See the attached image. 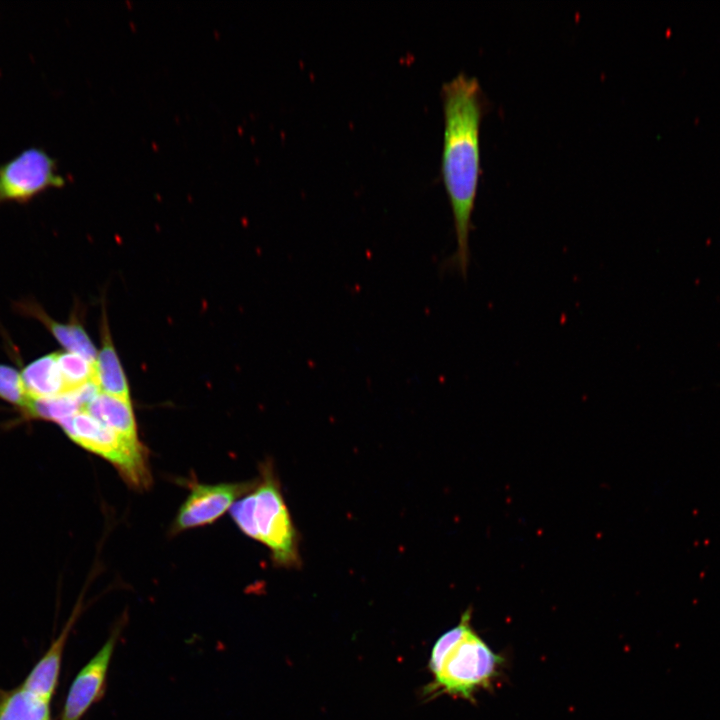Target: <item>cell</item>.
I'll return each instance as SVG.
<instances>
[{"label": "cell", "instance_id": "cell-1", "mask_svg": "<svg viewBox=\"0 0 720 720\" xmlns=\"http://www.w3.org/2000/svg\"><path fill=\"white\" fill-rule=\"evenodd\" d=\"M440 95L444 116L440 169L456 237L455 252L445 266L466 279L472 214L481 176L480 124L486 101L478 79L464 72L443 83Z\"/></svg>", "mask_w": 720, "mask_h": 720}, {"label": "cell", "instance_id": "cell-2", "mask_svg": "<svg viewBox=\"0 0 720 720\" xmlns=\"http://www.w3.org/2000/svg\"><path fill=\"white\" fill-rule=\"evenodd\" d=\"M471 617L468 608L459 623L433 645L429 659L434 676L431 691L474 701L477 691L493 688L501 677L504 658L474 630Z\"/></svg>", "mask_w": 720, "mask_h": 720}, {"label": "cell", "instance_id": "cell-3", "mask_svg": "<svg viewBox=\"0 0 720 720\" xmlns=\"http://www.w3.org/2000/svg\"><path fill=\"white\" fill-rule=\"evenodd\" d=\"M230 513L247 536L270 549L272 560L277 565H299L297 530L270 466L264 468L262 480L251 493L232 506Z\"/></svg>", "mask_w": 720, "mask_h": 720}, {"label": "cell", "instance_id": "cell-4", "mask_svg": "<svg viewBox=\"0 0 720 720\" xmlns=\"http://www.w3.org/2000/svg\"><path fill=\"white\" fill-rule=\"evenodd\" d=\"M59 425L80 446L110 461L129 484L137 488L150 484L145 449L139 441L120 436L86 410L64 419Z\"/></svg>", "mask_w": 720, "mask_h": 720}, {"label": "cell", "instance_id": "cell-5", "mask_svg": "<svg viewBox=\"0 0 720 720\" xmlns=\"http://www.w3.org/2000/svg\"><path fill=\"white\" fill-rule=\"evenodd\" d=\"M65 178L57 161L40 147H28L0 165V205L26 204L50 188H61Z\"/></svg>", "mask_w": 720, "mask_h": 720}, {"label": "cell", "instance_id": "cell-6", "mask_svg": "<svg viewBox=\"0 0 720 720\" xmlns=\"http://www.w3.org/2000/svg\"><path fill=\"white\" fill-rule=\"evenodd\" d=\"M254 487L253 483L198 484L193 487L175 519V532L210 524L231 506L233 501Z\"/></svg>", "mask_w": 720, "mask_h": 720}, {"label": "cell", "instance_id": "cell-7", "mask_svg": "<svg viewBox=\"0 0 720 720\" xmlns=\"http://www.w3.org/2000/svg\"><path fill=\"white\" fill-rule=\"evenodd\" d=\"M117 634L116 632L110 636L74 679L65 700L61 720H80L100 696Z\"/></svg>", "mask_w": 720, "mask_h": 720}, {"label": "cell", "instance_id": "cell-8", "mask_svg": "<svg viewBox=\"0 0 720 720\" xmlns=\"http://www.w3.org/2000/svg\"><path fill=\"white\" fill-rule=\"evenodd\" d=\"M18 313L41 322L67 352L77 353L92 363H96L98 352L83 326L77 319L60 323L51 318L37 302L31 299L17 302Z\"/></svg>", "mask_w": 720, "mask_h": 720}, {"label": "cell", "instance_id": "cell-9", "mask_svg": "<svg viewBox=\"0 0 720 720\" xmlns=\"http://www.w3.org/2000/svg\"><path fill=\"white\" fill-rule=\"evenodd\" d=\"M28 400L48 399L67 394L57 363V352L43 355L26 365L21 372Z\"/></svg>", "mask_w": 720, "mask_h": 720}, {"label": "cell", "instance_id": "cell-10", "mask_svg": "<svg viewBox=\"0 0 720 720\" xmlns=\"http://www.w3.org/2000/svg\"><path fill=\"white\" fill-rule=\"evenodd\" d=\"M71 626V623L66 625L21 685L47 701H50L57 686L62 655Z\"/></svg>", "mask_w": 720, "mask_h": 720}, {"label": "cell", "instance_id": "cell-11", "mask_svg": "<svg viewBox=\"0 0 720 720\" xmlns=\"http://www.w3.org/2000/svg\"><path fill=\"white\" fill-rule=\"evenodd\" d=\"M104 323L102 346L95 363L96 384L101 393L130 401L128 382L111 341L106 321Z\"/></svg>", "mask_w": 720, "mask_h": 720}, {"label": "cell", "instance_id": "cell-12", "mask_svg": "<svg viewBox=\"0 0 720 720\" xmlns=\"http://www.w3.org/2000/svg\"><path fill=\"white\" fill-rule=\"evenodd\" d=\"M85 410L120 436L138 441L136 422L130 401L99 393Z\"/></svg>", "mask_w": 720, "mask_h": 720}, {"label": "cell", "instance_id": "cell-13", "mask_svg": "<svg viewBox=\"0 0 720 720\" xmlns=\"http://www.w3.org/2000/svg\"><path fill=\"white\" fill-rule=\"evenodd\" d=\"M0 720H50V701L20 686L0 698Z\"/></svg>", "mask_w": 720, "mask_h": 720}, {"label": "cell", "instance_id": "cell-14", "mask_svg": "<svg viewBox=\"0 0 720 720\" xmlns=\"http://www.w3.org/2000/svg\"><path fill=\"white\" fill-rule=\"evenodd\" d=\"M57 363L63 377L67 394L96 383L95 364L73 352H57Z\"/></svg>", "mask_w": 720, "mask_h": 720}, {"label": "cell", "instance_id": "cell-15", "mask_svg": "<svg viewBox=\"0 0 720 720\" xmlns=\"http://www.w3.org/2000/svg\"><path fill=\"white\" fill-rule=\"evenodd\" d=\"M29 415L52 420L58 424L72 417L84 406L76 392L48 399L29 400L24 409Z\"/></svg>", "mask_w": 720, "mask_h": 720}, {"label": "cell", "instance_id": "cell-16", "mask_svg": "<svg viewBox=\"0 0 720 720\" xmlns=\"http://www.w3.org/2000/svg\"><path fill=\"white\" fill-rule=\"evenodd\" d=\"M0 398L22 409H25L28 403L21 373L4 364H0Z\"/></svg>", "mask_w": 720, "mask_h": 720}]
</instances>
